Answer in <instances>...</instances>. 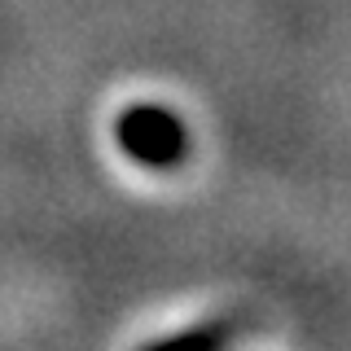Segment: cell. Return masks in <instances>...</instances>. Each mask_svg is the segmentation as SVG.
<instances>
[{
	"mask_svg": "<svg viewBox=\"0 0 351 351\" xmlns=\"http://www.w3.org/2000/svg\"><path fill=\"white\" fill-rule=\"evenodd\" d=\"M123 145L145 162H171L180 154V123H171L162 110H136L123 123Z\"/></svg>",
	"mask_w": 351,
	"mask_h": 351,
	"instance_id": "1",
	"label": "cell"
}]
</instances>
